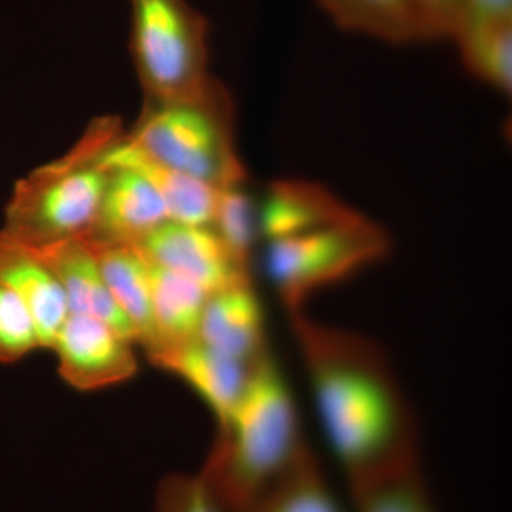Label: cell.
<instances>
[{"instance_id": "1", "label": "cell", "mask_w": 512, "mask_h": 512, "mask_svg": "<svg viewBox=\"0 0 512 512\" xmlns=\"http://www.w3.org/2000/svg\"><path fill=\"white\" fill-rule=\"evenodd\" d=\"M323 437L350 491L417 466L412 410L375 343L289 315Z\"/></svg>"}, {"instance_id": "2", "label": "cell", "mask_w": 512, "mask_h": 512, "mask_svg": "<svg viewBox=\"0 0 512 512\" xmlns=\"http://www.w3.org/2000/svg\"><path fill=\"white\" fill-rule=\"evenodd\" d=\"M291 386L271 356L255 363L247 387L201 471L225 512H244L306 454Z\"/></svg>"}, {"instance_id": "3", "label": "cell", "mask_w": 512, "mask_h": 512, "mask_svg": "<svg viewBox=\"0 0 512 512\" xmlns=\"http://www.w3.org/2000/svg\"><path fill=\"white\" fill-rule=\"evenodd\" d=\"M126 140L175 171L218 190L247 178L234 143V106L214 79L201 96L177 103H148Z\"/></svg>"}, {"instance_id": "4", "label": "cell", "mask_w": 512, "mask_h": 512, "mask_svg": "<svg viewBox=\"0 0 512 512\" xmlns=\"http://www.w3.org/2000/svg\"><path fill=\"white\" fill-rule=\"evenodd\" d=\"M116 127L106 120L96 124L69 156L20 180L2 231L32 248L89 234L109 177L97 164V151Z\"/></svg>"}, {"instance_id": "5", "label": "cell", "mask_w": 512, "mask_h": 512, "mask_svg": "<svg viewBox=\"0 0 512 512\" xmlns=\"http://www.w3.org/2000/svg\"><path fill=\"white\" fill-rule=\"evenodd\" d=\"M130 52L148 103L201 96L208 73V23L185 0H130Z\"/></svg>"}, {"instance_id": "6", "label": "cell", "mask_w": 512, "mask_h": 512, "mask_svg": "<svg viewBox=\"0 0 512 512\" xmlns=\"http://www.w3.org/2000/svg\"><path fill=\"white\" fill-rule=\"evenodd\" d=\"M389 249L386 232L356 214L305 234L266 241L265 272L291 315L303 311L313 292L380 261Z\"/></svg>"}, {"instance_id": "7", "label": "cell", "mask_w": 512, "mask_h": 512, "mask_svg": "<svg viewBox=\"0 0 512 512\" xmlns=\"http://www.w3.org/2000/svg\"><path fill=\"white\" fill-rule=\"evenodd\" d=\"M136 245L154 264L197 282L208 293L251 281L248 266L231 254L212 227L165 221Z\"/></svg>"}, {"instance_id": "8", "label": "cell", "mask_w": 512, "mask_h": 512, "mask_svg": "<svg viewBox=\"0 0 512 512\" xmlns=\"http://www.w3.org/2000/svg\"><path fill=\"white\" fill-rule=\"evenodd\" d=\"M131 345L100 320L69 315L50 349L55 350L67 383L79 390H96L136 375Z\"/></svg>"}, {"instance_id": "9", "label": "cell", "mask_w": 512, "mask_h": 512, "mask_svg": "<svg viewBox=\"0 0 512 512\" xmlns=\"http://www.w3.org/2000/svg\"><path fill=\"white\" fill-rule=\"evenodd\" d=\"M28 248L56 276L66 296L69 315L100 320L121 338L138 343L136 328L114 301L92 252L82 238Z\"/></svg>"}, {"instance_id": "10", "label": "cell", "mask_w": 512, "mask_h": 512, "mask_svg": "<svg viewBox=\"0 0 512 512\" xmlns=\"http://www.w3.org/2000/svg\"><path fill=\"white\" fill-rule=\"evenodd\" d=\"M96 161L104 170L124 168L143 175L163 198L170 221L211 227L221 190L158 163L127 141L120 131L104 141Z\"/></svg>"}, {"instance_id": "11", "label": "cell", "mask_w": 512, "mask_h": 512, "mask_svg": "<svg viewBox=\"0 0 512 512\" xmlns=\"http://www.w3.org/2000/svg\"><path fill=\"white\" fill-rule=\"evenodd\" d=\"M154 365L180 376L217 417L220 426L241 399L255 365L239 362L197 338L148 353Z\"/></svg>"}, {"instance_id": "12", "label": "cell", "mask_w": 512, "mask_h": 512, "mask_svg": "<svg viewBox=\"0 0 512 512\" xmlns=\"http://www.w3.org/2000/svg\"><path fill=\"white\" fill-rule=\"evenodd\" d=\"M197 339L247 365H255L268 355L264 309L251 281L208 296Z\"/></svg>"}, {"instance_id": "13", "label": "cell", "mask_w": 512, "mask_h": 512, "mask_svg": "<svg viewBox=\"0 0 512 512\" xmlns=\"http://www.w3.org/2000/svg\"><path fill=\"white\" fill-rule=\"evenodd\" d=\"M0 284L15 293L28 309L40 348H52L57 332L69 316L62 286L28 247L3 231H0Z\"/></svg>"}, {"instance_id": "14", "label": "cell", "mask_w": 512, "mask_h": 512, "mask_svg": "<svg viewBox=\"0 0 512 512\" xmlns=\"http://www.w3.org/2000/svg\"><path fill=\"white\" fill-rule=\"evenodd\" d=\"M107 171L96 222L84 237L137 244L170 221L163 198L143 175L124 168Z\"/></svg>"}, {"instance_id": "15", "label": "cell", "mask_w": 512, "mask_h": 512, "mask_svg": "<svg viewBox=\"0 0 512 512\" xmlns=\"http://www.w3.org/2000/svg\"><path fill=\"white\" fill-rule=\"evenodd\" d=\"M99 266L114 301L138 333V343L153 352L158 346L147 261L136 244L82 237Z\"/></svg>"}, {"instance_id": "16", "label": "cell", "mask_w": 512, "mask_h": 512, "mask_svg": "<svg viewBox=\"0 0 512 512\" xmlns=\"http://www.w3.org/2000/svg\"><path fill=\"white\" fill-rule=\"evenodd\" d=\"M356 214L322 185L276 181L269 185L258 212V228L266 241H272L338 224Z\"/></svg>"}, {"instance_id": "17", "label": "cell", "mask_w": 512, "mask_h": 512, "mask_svg": "<svg viewBox=\"0 0 512 512\" xmlns=\"http://www.w3.org/2000/svg\"><path fill=\"white\" fill-rule=\"evenodd\" d=\"M146 261L158 335V346L154 350L197 338L202 312L211 293L183 275L154 264L150 259Z\"/></svg>"}, {"instance_id": "18", "label": "cell", "mask_w": 512, "mask_h": 512, "mask_svg": "<svg viewBox=\"0 0 512 512\" xmlns=\"http://www.w3.org/2000/svg\"><path fill=\"white\" fill-rule=\"evenodd\" d=\"M339 28L394 45L426 40L410 0H316Z\"/></svg>"}, {"instance_id": "19", "label": "cell", "mask_w": 512, "mask_h": 512, "mask_svg": "<svg viewBox=\"0 0 512 512\" xmlns=\"http://www.w3.org/2000/svg\"><path fill=\"white\" fill-rule=\"evenodd\" d=\"M456 40L474 76L495 89H512V18H468Z\"/></svg>"}, {"instance_id": "20", "label": "cell", "mask_w": 512, "mask_h": 512, "mask_svg": "<svg viewBox=\"0 0 512 512\" xmlns=\"http://www.w3.org/2000/svg\"><path fill=\"white\" fill-rule=\"evenodd\" d=\"M244 512H343L312 451Z\"/></svg>"}, {"instance_id": "21", "label": "cell", "mask_w": 512, "mask_h": 512, "mask_svg": "<svg viewBox=\"0 0 512 512\" xmlns=\"http://www.w3.org/2000/svg\"><path fill=\"white\" fill-rule=\"evenodd\" d=\"M350 494L356 512H436L419 464L356 488Z\"/></svg>"}, {"instance_id": "22", "label": "cell", "mask_w": 512, "mask_h": 512, "mask_svg": "<svg viewBox=\"0 0 512 512\" xmlns=\"http://www.w3.org/2000/svg\"><path fill=\"white\" fill-rule=\"evenodd\" d=\"M211 227L231 254L248 266L256 232H259L258 214L241 185L220 191Z\"/></svg>"}, {"instance_id": "23", "label": "cell", "mask_w": 512, "mask_h": 512, "mask_svg": "<svg viewBox=\"0 0 512 512\" xmlns=\"http://www.w3.org/2000/svg\"><path fill=\"white\" fill-rule=\"evenodd\" d=\"M32 316L5 285L0 284V363H15L39 349Z\"/></svg>"}, {"instance_id": "24", "label": "cell", "mask_w": 512, "mask_h": 512, "mask_svg": "<svg viewBox=\"0 0 512 512\" xmlns=\"http://www.w3.org/2000/svg\"><path fill=\"white\" fill-rule=\"evenodd\" d=\"M156 512H225L201 474L171 476L158 488Z\"/></svg>"}, {"instance_id": "25", "label": "cell", "mask_w": 512, "mask_h": 512, "mask_svg": "<svg viewBox=\"0 0 512 512\" xmlns=\"http://www.w3.org/2000/svg\"><path fill=\"white\" fill-rule=\"evenodd\" d=\"M426 40L456 39L468 19L466 0H410Z\"/></svg>"}, {"instance_id": "26", "label": "cell", "mask_w": 512, "mask_h": 512, "mask_svg": "<svg viewBox=\"0 0 512 512\" xmlns=\"http://www.w3.org/2000/svg\"><path fill=\"white\" fill-rule=\"evenodd\" d=\"M468 18H512V0H466Z\"/></svg>"}]
</instances>
